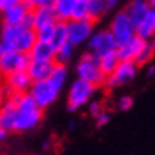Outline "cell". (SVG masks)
<instances>
[{
  "label": "cell",
  "instance_id": "obj_1",
  "mask_svg": "<svg viewBox=\"0 0 155 155\" xmlns=\"http://www.w3.org/2000/svg\"><path fill=\"white\" fill-rule=\"evenodd\" d=\"M5 101H8V100H5ZM13 106H15V124H13V131L32 130L41 122V116H43L41 111L43 109L37 104V101L33 100L29 92L21 95L19 101L16 104H13Z\"/></svg>",
  "mask_w": 155,
  "mask_h": 155
},
{
  "label": "cell",
  "instance_id": "obj_2",
  "mask_svg": "<svg viewBox=\"0 0 155 155\" xmlns=\"http://www.w3.org/2000/svg\"><path fill=\"white\" fill-rule=\"evenodd\" d=\"M0 41L5 45L6 49L29 52L37 41V32L32 27L5 24L2 29V40Z\"/></svg>",
  "mask_w": 155,
  "mask_h": 155
},
{
  "label": "cell",
  "instance_id": "obj_3",
  "mask_svg": "<svg viewBox=\"0 0 155 155\" xmlns=\"http://www.w3.org/2000/svg\"><path fill=\"white\" fill-rule=\"evenodd\" d=\"M76 73L78 78L92 82L94 86H101V84L106 82V78H108L100 67V59L92 52L84 54L81 57V60L76 65Z\"/></svg>",
  "mask_w": 155,
  "mask_h": 155
},
{
  "label": "cell",
  "instance_id": "obj_4",
  "mask_svg": "<svg viewBox=\"0 0 155 155\" xmlns=\"http://www.w3.org/2000/svg\"><path fill=\"white\" fill-rule=\"evenodd\" d=\"M111 33L114 35L117 48L125 45L127 41H130L136 35V25L133 22V19L128 16L127 11H120L114 16L111 22Z\"/></svg>",
  "mask_w": 155,
  "mask_h": 155
},
{
  "label": "cell",
  "instance_id": "obj_5",
  "mask_svg": "<svg viewBox=\"0 0 155 155\" xmlns=\"http://www.w3.org/2000/svg\"><path fill=\"white\" fill-rule=\"evenodd\" d=\"M95 87L97 86H94L92 82L78 78V79L71 84L70 92H68V109L76 111L81 106H84V104L92 98V95L95 92Z\"/></svg>",
  "mask_w": 155,
  "mask_h": 155
},
{
  "label": "cell",
  "instance_id": "obj_6",
  "mask_svg": "<svg viewBox=\"0 0 155 155\" xmlns=\"http://www.w3.org/2000/svg\"><path fill=\"white\" fill-rule=\"evenodd\" d=\"M30 62L29 52L16 51V49H6L5 54L0 57V74H10L19 70H27V65Z\"/></svg>",
  "mask_w": 155,
  "mask_h": 155
},
{
  "label": "cell",
  "instance_id": "obj_7",
  "mask_svg": "<svg viewBox=\"0 0 155 155\" xmlns=\"http://www.w3.org/2000/svg\"><path fill=\"white\" fill-rule=\"evenodd\" d=\"M29 94L32 95V98L37 104L45 109L48 106H51V104L55 101V98L59 95V90H55L54 86L48 79H41V81H33L32 86L29 89Z\"/></svg>",
  "mask_w": 155,
  "mask_h": 155
},
{
  "label": "cell",
  "instance_id": "obj_8",
  "mask_svg": "<svg viewBox=\"0 0 155 155\" xmlns=\"http://www.w3.org/2000/svg\"><path fill=\"white\" fill-rule=\"evenodd\" d=\"M68 27V41L74 46L89 41L94 33V19H70L67 21Z\"/></svg>",
  "mask_w": 155,
  "mask_h": 155
},
{
  "label": "cell",
  "instance_id": "obj_9",
  "mask_svg": "<svg viewBox=\"0 0 155 155\" xmlns=\"http://www.w3.org/2000/svg\"><path fill=\"white\" fill-rule=\"evenodd\" d=\"M89 51L98 59L108 52L117 51V43L111 30H100L97 33H92V37L89 38Z\"/></svg>",
  "mask_w": 155,
  "mask_h": 155
},
{
  "label": "cell",
  "instance_id": "obj_10",
  "mask_svg": "<svg viewBox=\"0 0 155 155\" xmlns=\"http://www.w3.org/2000/svg\"><path fill=\"white\" fill-rule=\"evenodd\" d=\"M136 71H138V65L135 60H120L116 70L106 78V82L111 87L124 86V84L130 82L136 76Z\"/></svg>",
  "mask_w": 155,
  "mask_h": 155
},
{
  "label": "cell",
  "instance_id": "obj_11",
  "mask_svg": "<svg viewBox=\"0 0 155 155\" xmlns=\"http://www.w3.org/2000/svg\"><path fill=\"white\" fill-rule=\"evenodd\" d=\"M32 13V8L27 2H21L18 5L8 6V8L2 10V16H3V22L5 24H11V25H24L25 19L29 18V15Z\"/></svg>",
  "mask_w": 155,
  "mask_h": 155
},
{
  "label": "cell",
  "instance_id": "obj_12",
  "mask_svg": "<svg viewBox=\"0 0 155 155\" xmlns=\"http://www.w3.org/2000/svg\"><path fill=\"white\" fill-rule=\"evenodd\" d=\"M32 78L27 73V70H19V71H13L5 76V86L10 92H21L25 94L32 86Z\"/></svg>",
  "mask_w": 155,
  "mask_h": 155
},
{
  "label": "cell",
  "instance_id": "obj_13",
  "mask_svg": "<svg viewBox=\"0 0 155 155\" xmlns=\"http://www.w3.org/2000/svg\"><path fill=\"white\" fill-rule=\"evenodd\" d=\"M146 43H147V40H143L138 35H135L130 41H127L125 45L117 48V54L120 57V60H136V57L143 51Z\"/></svg>",
  "mask_w": 155,
  "mask_h": 155
},
{
  "label": "cell",
  "instance_id": "obj_14",
  "mask_svg": "<svg viewBox=\"0 0 155 155\" xmlns=\"http://www.w3.org/2000/svg\"><path fill=\"white\" fill-rule=\"evenodd\" d=\"M54 63H55L54 60H33V59H30L29 65H27V73L30 74L32 81L48 79L51 71H52Z\"/></svg>",
  "mask_w": 155,
  "mask_h": 155
},
{
  "label": "cell",
  "instance_id": "obj_15",
  "mask_svg": "<svg viewBox=\"0 0 155 155\" xmlns=\"http://www.w3.org/2000/svg\"><path fill=\"white\" fill-rule=\"evenodd\" d=\"M136 35L143 40H152L155 35V6H150L147 15L136 24Z\"/></svg>",
  "mask_w": 155,
  "mask_h": 155
},
{
  "label": "cell",
  "instance_id": "obj_16",
  "mask_svg": "<svg viewBox=\"0 0 155 155\" xmlns=\"http://www.w3.org/2000/svg\"><path fill=\"white\" fill-rule=\"evenodd\" d=\"M30 59L33 60H54L55 59V48L51 41H40L37 40L32 49L29 51Z\"/></svg>",
  "mask_w": 155,
  "mask_h": 155
},
{
  "label": "cell",
  "instance_id": "obj_17",
  "mask_svg": "<svg viewBox=\"0 0 155 155\" xmlns=\"http://www.w3.org/2000/svg\"><path fill=\"white\" fill-rule=\"evenodd\" d=\"M32 15H33V29L43 27L46 24H54L57 21V16H55V11L52 6L35 8V10H32Z\"/></svg>",
  "mask_w": 155,
  "mask_h": 155
},
{
  "label": "cell",
  "instance_id": "obj_18",
  "mask_svg": "<svg viewBox=\"0 0 155 155\" xmlns=\"http://www.w3.org/2000/svg\"><path fill=\"white\" fill-rule=\"evenodd\" d=\"M150 6L152 5H150L149 0H131L125 11L128 13V16L133 19V22L136 25L139 21L147 15V11L150 10Z\"/></svg>",
  "mask_w": 155,
  "mask_h": 155
},
{
  "label": "cell",
  "instance_id": "obj_19",
  "mask_svg": "<svg viewBox=\"0 0 155 155\" xmlns=\"http://www.w3.org/2000/svg\"><path fill=\"white\" fill-rule=\"evenodd\" d=\"M76 0H54L52 8L55 11V16L59 21H70L73 13V6Z\"/></svg>",
  "mask_w": 155,
  "mask_h": 155
},
{
  "label": "cell",
  "instance_id": "obj_20",
  "mask_svg": "<svg viewBox=\"0 0 155 155\" xmlns=\"http://www.w3.org/2000/svg\"><path fill=\"white\" fill-rule=\"evenodd\" d=\"M48 81L52 84L55 90L60 92L63 84H65V81H67V67L63 65V63H54L52 71H51V74H49Z\"/></svg>",
  "mask_w": 155,
  "mask_h": 155
},
{
  "label": "cell",
  "instance_id": "obj_21",
  "mask_svg": "<svg viewBox=\"0 0 155 155\" xmlns=\"http://www.w3.org/2000/svg\"><path fill=\"white\" fill-rule=\"evenodd\" d=\"M65 41H68V27H67V21H55L54 25V35L51 43L54 45V48L57 49L60 45H63Z\"/></svg>",
  "mask_w": 155,
  "mask_h": 155
},
{
  "label": "cell",
  "instance_id": "obj_22",
  "mask_svg": "<svg viewBox=\"0 0 155 155\" xmlns=\"http://www.w3.org/2000/svg\"><path fill=\"white\" fill-rule=\"evenodd\" d=\"M119 62H120V57H119L117 51H112V52L104 54L103 57H100V67L103 70V73L106 76H109L116 70V67L119 65Z\"/></svg>",
  "mask_w": 155,
  "mask_h": 155
},
{
  "label": "cell",
  "instance_id": "obj_23",
  "mask_svg": "<svg viewBox=\"0 0 155 155\" xmlns=\"http://www.w3.org/2000/svg\"><path fill=\"white\" fill-rule=\"evenodd\" d=\"M73 51H74V45L71 41H65L63 45H60L57 49H55V63H68L70 59L73 57Z\"/></svg>",
  "mask_w": 155,
  "mask_h": 155
},
{
  "label": "cell",
  "instance_id": "obj_24",
  "mask_svg": "<svg viewBox=\"0 0 155 155\" xmlns=\"http://www.w3.org/2000/svg\"><path fill=\"white\" fill-rule=\"evenodd\" d=\"M87 6L90 19H97L106 13V0H87Z\"/></svg>",
  "mask_w": 155,
  "mask_h": 155
},
{
  "label": "cell",
  "instance_id": "obj_25",
  "mask_svg": "<svg viewBox=\"0 0 155 155\" xmlns=\"http://www.w3.org/2000/svg\"><path fill=\"white\" fill-rule=\"evenodd\" d=\"M71 19H90L87 0H76L71 13Z\"/></svg>",
  "mask_w": 155,
  "mask_h": 155
},
{
  "label": "cell",
  "instance_id": "obj_26",
  "mask_svg": "<svg viewBox=\"0 0 155 155\" xmlns=\"http://www.w3.org/2000/svg\"><path fill=\"white\" fill-rule=\"evenodd\" d=\"M153 54H155V45L147 41L146 46L143 48V51L139 52V55H138L136 60H135L136 65H144V63H147V62L153 57Z\"/></svg>",
  "mask_w": 155,
  "mask_h": 155
},
{
  "label": "cell",
  "instance_id": "obj_27",
  "mask_svg": "<svg viewBox=\"0 0 155 155\" xmlns=\"http://www.w3.org/2000/svg\"><path fill=\"white\" fill-rule=\"evenodd\" d=\"M54 24H46L43 27H38V29H35L37 32V40L40 41H51L52 40V35H54Z\"/></svg>",
  "mask_w": 155,
  "mask_h": 155
},
{
  "label": "cell",
  "instance_id": "obj_28",
  "mask_svg": "<svg viewBox=\"0 0 155 155\" xmlns=\"http://www.w3.org/2000/svg\"><path fill=\"white\" fill-rule=\"evenodd\" d=\"M25 2L32 10L41 8V6H52L54 5V0H25Z\"/></svg>",
  "mask_w": 155,
  "mask_h": 155
},
{
  "label": "cell",
  "instance_id": "obj_29",
  "mask_svg": "<svg viewBox=\"0 0 155 155\" xmlns=\"http://www.w3.org/2000/svg\"><path fill=\"white\" fill-rule=\"evenodd\" d=\"M131 106H133V98L131 97L125 95V97H122L120 100H119V108H120L122 111H128Z\"/></svg>",
  "mask_w": 155,
  "mask_h": 155
},
{
  "label": "cell",
  "instance_id": "obj_30",
  "mask_svg": "<svg viewBox=\"0 0 155 155\" xmlns=\"http://www.w3.org/2000/svg\"><path fill=\"white\" fill-rule=\"evenodd\" d=\"M89 111H90V114H92L94 117H97L100 112H103L101 103L100 101H92V103H90V106H89Z\"/></svg>",
  "mask_w": 155,
  "mask_h": 155
},
{
  "label": "cell",
  "instance_id": "obj_31",
  "mask_svg": "<svg viewBox=\"0 0 155 155\" xmlns=\"http://www.w3.org/2000/svg\"><path fill=\"white\" fill-rule=\"evenodd\" d=\"M95 119H97V125L98 127H103L104 124L109 122V116L106 114V112H100V114H98Z\"/></svg>",
  "mask_w": 155,
  "mask_h": 155
},
{
  "label": "cell",
  "instance_id": "obj_32",
  "mask_svg": "<svg viewBox=\"0 0 155 155\" xmlns=\"http://www.w3.org/2000/svg\"><path fill=\"white\" fill-rule=\"evenodd\" d=\"M6 97H8V89H6L5 84L0 82V108H2V104L5 103Z\"/></svg>",
  "mask_w": 155,
  "mask_h": 155
},
{
  "label": "cell",
  "instance_id": "obj_33",
  "mask_svg": "<svg viewBox=\"0 0 155 155\" xmlns=\"http://www.w3.org/2000/svg\"><path fill=\"white\" fill-rule=\"evenodd\" d=\"M117 3H119V0H106V11L108 10H112Z\"/></svg>",
  "mask_w": 155,
  "mask_h": 155
},
{
  "label": "cell",
  "instance_id": "obj_34",
  "mask_svg": "<svg viewBox=\"0 0 155 155\" xmlns=\"http://www.w3.org/2000/svg\"><path fill=\"white\" fill-rule=\"evenodd\" d=\"M5 136H6V130L0 127V143H2V141L5 139Z\"/></svg>",
  "mask_w": 155,
  "mask_h": 155
},
{
  "label": "cell",
  "instance_id": "obj_35",
  "mask_svg": "<svg viewBox=\"0 0 155 155\" xmlns=\"http://www.w3.org/2000/svg\"><path fill=\"white\" fill-rule=\"evenodd\" d=\"M5 51H6V48H5V45L2 43V41H0V57L5 54Z\"/></svg>",
  "mask_w": 155,
  "mask_h": 155
},
{
  "label": "cell",
  "instance_id": "obj_36",
  "mask_svg": "<svg viewBox=\"0 0 155 155\" xmlns=\"http://www.w3.org/2000/svg\"><path fill=\"white\" fill-rule=\"evenodd\" d=\"M153 73H155V67H150L149 71H147V74H149V76H153Z\"/></svg>",
  "mask_w": 155,
  "mask_h": 155
},
{
  "label": "cell",
  "instance_id": "obj_37",
  "mask_svg": "<svg viewBox=\"0 0 155 155\" xmlns=\"http://www.w3.org/2000/svg\"><path fill=\"white\" fill-rule=\"evenodd\" d=\"M149 2H150V5H152V6H155V0H149Z\"/></svg>",
  "mask_w": 155,
  "mask_h": 155
},
{
  "label": "cell",
  "instance_id": "obj_38",
  "mask_svg": "<svg viewBox=\"0 0 155 155\" xmlns=\"http://www.w3.org/2000/svg\"><path fill=\"white\" fill-rule=\"evenodd\" d=\"M152 43L155 45V35H153V37H152Z\"/></svg>",
  "mask_w": 155,
  "mask_h": 155
},
{
  "label": "cell",
  "instance_id": "obj_39",
  "mask_svg": "<svg viewBox=\"0 0 155 155\" xmlns=\"http://www.w3.org/2000/svg\"><path fill=\"white\" fill-rule=\"evenodd\" d=\"M0 122H2V109H0Z\"/></svg>",
  "mask_w": 155,
  "mask_h": 155
}]
</instances>
